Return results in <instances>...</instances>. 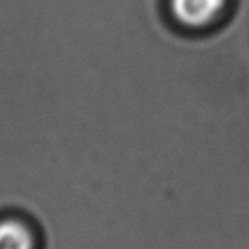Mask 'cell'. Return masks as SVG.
<instances>
[{"label": "cell", "instance_id": "1", "mask_svg": "<svg viewBox=\"0 0 249 249\" xmlns=\"http://www.w3.org/2000/svg\"><path fill=\"white\" fill-rule=\"evenodd\" d=\"M226 0H172L170 7L175 19L186 27H203L216 19Z\"/></svg>", "mask_w": 249, "mask_h": 249}, {"label": "cell", "instance_id": "2", "mask_svg": "<svg viewBox=\"0 0 249 249\" xmlns=\"http://www.w3.org/2000/svg\"><path fill=\"white\" fill-rule=\"evenodd\" d=\"M0 249H37L32 229L16 217L2 219L0 221Z\"/></svg>", "mask_w": 249, "mask_h": 249}]
</instances>
